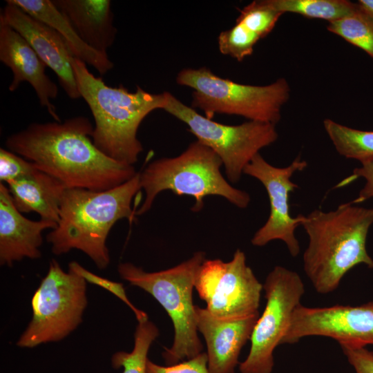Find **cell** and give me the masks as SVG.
Wrapping results in <instances>:
<instances>
[{
  "label": "cell",
  "instance_id": "1",
  "mask_svg": "<svg viewBox=\"0 0 373 373\" xmlns=\"http://www.w3.org/2000/svg\"><path fill=\"white\" fill-rule=\"evenodd\" d=\"M85 117L34 123L8 137V150L32 162L67 189L105 191L134 177L135 167L117 162L94 144Z\"/></svg>",
  "mask_w": 373,
  "mask_h": 373
},
{
  "label": "cell",
  "instance_id": "2",
  "mask_svg": "<svg viewBox=\"0 0 373 373\" xmlns=\"http://www.w3.org/2000/svg\"><path fill=\"white\" fill-rule=\"evenodd\" d=\"M373 208L347 202L327 212L316 209L303 216L301 225L309 242L303 256V269L314 289L321 294L334 291L344 276L355 266L373 269L366 249Z\"/></svg>",
  "mask_w": 373,
  "mask_h": 373
},
{
  "label": "cell",
  "instance_id": "3",
  "mask_svg": "<svg viewBox=\"0 0 373 373\" xmlns=\"http://www.w3.org/2000/svg\"><path fill=\"white\" fill-rule=\"evenodd\" d=\"M140 174L105 191L66 189L61 200L55 229L46 236L55 255L72 249L86 254L99 269L110 263L106 240L114 224L126 218L131 222L135 210L131 204L141 190Z\"/></svg>",
  "mask_w": 373,
  "mask_h": 373
},
{
  "label": "cell",
  "instance_id": "4",
  "mask_svg": "<svg viewBox=\"0 0 373 373\" xmlns=\"http://www.w3.org/2000/svg\"><path fill=\"white\" fill-rule=\"evenodd\" d=\"M78 90L92 113L94 144L111 159L133 166L143 146L137 137L144 119L156 109H163L166 92L153 94L137 86L130 92L122 85L108 86L94 76L80 59L71 57Z\"/></svg>",
  "mask_w": 373,
  "mask_h": 373
},
{
  "label": "cell",
  "instance_id": "5",
  "mask_svg": "<svg viewBox=\"0 0 373 373\" xmlns=\"http://www.w3.org/2000/svg\"><path fill=\"white\" fill-rule=\"evenodd\" d=\"M222 166L220 157L198 140L178 156L152 162L139 173L145 198L135 215L147 212L156 196L167 190L178 195L194 198L192 209L195 211L203 207L204 199L209 195H219L238 208H247L249 195L232 186L224 179L220 171Z\"/></svg>",
  "mask_w": 373,
  "mask_h": 373
},
{
  "label": "cell",
  "instance_id": "6",
  "mask_svg": "<svg viewBox=\"0 0 373 373\" xmlns=\"http://www.w3.org/2000/svg\"><path fill=\"white\" fill-rule=\"evenodd\" d=\"M204 260L205 254L198 251L182 263L159 271L146 272L130 262L118 265L120 277L150 294L172 321L173 342L170 348L164 347L162 353L168 365L192 358L202 352L193 290L197 274Z\"/></svg>",
  "mask_w": 373,
  "mask_h": 373
},
{
  "label": "cell",
  "instance_id": "7",
  "mask_svg": "<svg viewBox=\"0 0 373 373\" xmlns=\"http://www.w3.org/2000/svg\"><path fill=\"white\" fill-rule=\"evenodd\" d=\"M176 82L193 89L191 107L211 119L216 114H227L276 125L290 95L285 78L265 86L242 84L218 77L205 67L184 68Z\"/></svg>",
  "mask_w": 373,
  "mask_h": 373
},
{
  "label": "cell",
  "instance_id": "8",
  "mask_svg": "<svg viewBox=\"0 0 373 373\" xmlns=\"http://www.w3.org/2000/svg\"><path fill=\"white\" fill-rule=\"evenodd\" d=\"M86 281L78 274L64 271L51 260L48 272L32 298V317L17 342L32 348L59 341L82 323L88 304Z\"/></svg>",
  "mask_w": 373,
  "mask_h": 373
},
{
  "label": "cell",
  "instance_id": "9",
  "mask_svg": "<svg viewBox=\"0 0 373 373\" xmlns=\"http://www.w3.org/2000/svg\"><path fill=\"white\" fill-rule=\"evenodd\" d=\"M187 125L197 140L211 149L221 160L227 178L238 182L246 166L259 151L278 137L276 125L248 121L238 125L216 122L199 114L169 92L163 108Z\"/></svg>",
  "mask_w": 373,
  "mask_h": 373
},
{
  "label": "cell",
  "instance_id": "10",
  "mask_svg": "<svg viewBox=\"0 0 373 373\" xmlns=\"http://www.w3.org/2000/svg\"><path fill=\"white\" fill-rule=\"evenodd\" d=\"M262 285L265 307L252 331L249 354L239 364L240 373H271L274 350L282 344L305 291L299 274L279 265L269 273Z\"/></svg>",
  "mask_w": 373,
  "mask_h": 373
},
{
  "label": "cell",
  "instance_id": "11",
  "mask_svg": "<svg viewBox=\"0 0 373 373\" xmlns=\"http://www.w3.org/2000/svg\"><path fill=\"white\" fill-rule=\"evenodd\" d=\"M195 289L206 303L207 310L217 318L238 319L259 313L263 285L240 249L229 262L205 259L197 274Z\"/></svg>",
  "mask_w": 373,
  "mask_h": 373
},
{
  "label": "cell",
  "instance_id": "12",
  "mask_svg": "<svg viewBox=\"0 0 373 373\" xmlns=\"http://www.w3.org/2000/svg\"><path fill=\"white\" fill-rule=\"evenodd\" d=\"M324 336L341 347L373 345V300L360 305H334L294 310L282 344H294L307 336Z\"/></svg>",
  "mask_w": 373,
  "mask_h": 373
},
{
  "label": "cell",
  "instance_id": "13",
  "mask_svg": "<svg viewBox=\"0 0 373 373\" xmlns=\"http://www.w3.org/2000/svg\"><path fill=\"white\" fill-rule=\"evenodd\" d=\"M307 166L305 160L296 157L289 166L276 167L257 154L246 166L244 173L260 181L268 194L270 212L267 220L254 235L251 242L262 247L274 240L285 242L291 256L300 253V245L295 230L301 225L303 215L293 218L289 211V194L298 186L291 180L294 173L303 171Z\"/></svg>",
  "mask_w": 373,
  "mask_h": 373
},
{
  "label": "cell",
  "instance_id": "14",
  "mask_svg": "<svg viewBox=\"0 0 373 373\" xmlns=\"http://www.w3.org/2000/svg\"><path fill=\"white\" fill-rule=\"evenodd\" d=\"M0 16L31 46L57 77L68 97H81L70 63L73 56L60 35L52 28L6 1Z\"/></svg>",
  "mask_w": 373,
  "mask_h": 373
},
{
  "label": "cell",
  "instance_id": "15",
  "mask_svg": "<svg viewBox=\"0 0 373 373\" xmlns=\"http://www.w3.org/2000/svg\"><path fill=\"white\" fill-rule=\"evenodd\" d=\"M0 60L10 68L13 78L9 86L15 91L24 82L34 88L41 106L56 122H61L51 103L58 94L57 84L46 74V65L28 41L0 16Z\"/></svg>",
  "mask_w": 373,
  "mask_h": 373
},
{
  "label": "cell",
  "instance_id": "16",
  "mask_svg": "<svg viewBox=\"0 0 373 373\" xmlns=\"http://www.w3.org/2000/svg\"><path fill=\"white\" fill-rule=\"evenodd\" d=\"M198 330L203 335L211 373H235L239 355L250 340L259 313L238 319H220L195 305Z\"/></svg>",
  "mask_w": 373,
  "mask_h": 373
},
{
  "label": "cell",
  "instance_id": "17",
  "mask_svg": "<svg viewBox=\"0 0 373 373\" xmlns=\"http://www.w3.org/2000/svg\"><path fill=\"white\" fill-rule=\"evenodd\" d=\"M55 222L31 220L15 207L6 184H0V264L12 266L24 258L41 256L42 232L54 229Z\"/></svg>",
  "mask_w": 373,
  "mask_h": 373
},
{
  "label": "cell",
  "instance_id": "18",
  "mask_svg": "<svg viewBox=\"0 0 373 373\" xmlns=\"http://www.w3.org/2000/svg\"><path fill=\"white\" fill-rule=\"evenodd\" d=\"M80 38L94 50L107 54L117 29L109 0H52Z\"/></svg>",
  "mask_w": 373,
  "mask_h": 373
},
{
  "label": "cell",
  "instance_id": "19",
  "mask_svg": "<svg viewBox=\"0 0 373 373\" xmlns=\"http://www.w3.org/2000/svg\"><path fill=\"white\" fill-rule=\"evenodd\" d=\"M6 185L21 213L35 212L41 220L57 224L61 200L67 189L59 180L37 169Z\"/></svg>",
  "mask_w": 373,
  "mask_h": 373
},
{
  "label": "cell",
  "instance_id": "20",
  "mask_svg": "<svg viewBox=\"0 0 373 373\" xmlns=\"http://www.w3.org/2000/svg\"><path fill=\"white\" fill-rule=\"evenodd\" d=\"M8 1L55 30L66 42L71 54L86 64L93 66L100 75H105L113 68L114 64L108 54L98 52L87 45L52 1Z\"/></svg>",
  "mask_w": 373,
  "mask_h": 373
},
{
  "label": "cell",
  "instance_id": "21",
  "mask_svg": "<svg viewBox=\"0 0 373 373\" xmlns=\"http://www.w3.org/2000/svg\"><path fill=\"white\" fill-rule=\"evenodd\" d=\"M323 126L341 156L356 160L361 164L373 162V131L352 128L331 119H325Z\"/></svg>",
  "mask_w": 373,
  "mask_h": 373
},
{
  "label": "cell",
  "instance_id": "22",
  "mask_svg": "<svg viewBox=\"0 0 373 373\" xmlns=\"http://www.w3.org/2000/svg\"><path fill=\"white\" fill-rule=\"evenodd\" d=\"M276 11L292 12L309 18L339 20L352 14L358 6L347 0H269Z\"/></svg>",
  "mask_w": 373,
  "mask_h": 373
},
{
  "label": "cell",
  "instance_id": "23",
  "mask_svg": "<svg viewBox=\"0 0 373 373\" xmlns=\"http://www.w3.org/2000/svg\"><path fill=\"white\" fill-rule=\"evenodd\" d=\"M357 3L358 6L352 14L328 22L327 29L362 49L373 59V13Z\"/></svg>",
  "mask_w": 373,
  "mask_h": 373
},
{
  "label": "cell",
  "instance_id": "24",
  "mask_svg": "<svg viewBox=\"0 0 373 373\" xmlns=\"http://www.w3.org/2000/svg\"><path fill=\"white\" fill-rule=\"evenodd\" d=\"M137 322L133 350L117 352L111 357L113 367H123L122 373H147L148 353L151 344L159 336L158 328L149 317Z\"/></svg>",
  "mask_w": 373,
  "mask_h": 373
},
{
  "label": "cell",
  "instance_id": "25",
  "mask_svg": "<svg viewBox=\"0 0 373 373\" xmlns=\"http://www.w3.org/2000/svg\"><path fill=\"white\" fill-rule=\"evenodd\" d=\"M260 39L257 34L236 21L232 28L220 33L218 37V48L222 54L241 61L252 54L255 45Z\"/></svg>",
  "mask_w": 373,
  "mask_h": 373
},
{
  "label": "cell",
  "instance_id": "26",
  "mask_svg": "<svg viewBox=\"0 0 373 373\" xmlns=\"http://www.w3.org/2000/svg\"><path fill=\"white\" fill-rule=\"evenodd\" d=\"M282 15L272 8L269 0L254 1L240 10L236 22L262 39L272 31Z\"/></svg>",
  "mask_w": 373,
  "mask_h": 373
},
{
  "label": "cell",
  "instance_id": "27",
  "mask_svg": "<svg viewBox=\"0 0 373 373\" xmlns=\"http://www.w3.org/2000/svg\"><path fill=\"white\" fill-rule=\"evenodd\" d=\"M68 270L82 276L86 282L99 285L108 290L126 303L134 312L137 321L148 318L146 313L137 309L128 299L122 283L112 281L87 270L76 261L68 264Z\"/></svg>",
  "mask_w": 373,
  "mask_h": 373
},
{
  "label": "cell",
  "instance_id": "28",
  "mask_svg": "<svg viewBox=\"0 0 373 373\" xmlns=\"http://www.w3.org/2000/svg\"><path fill=\"white\" fill-rule=\"evenodd\" d=\"M38 169L31 162L3 148L0 149V182L8 184L34 173Z\"/></svg>",
  "mask_w": 373,
  "mask_h": 373
},
{
  "label": "cell",
  "instance_id": "29",
  "mask_svg": "<svg viewBox=\"0 0 373 373\" xmlns=\"http://www.w3.org/2000/svg\"><path fill=\"white\" fill-rule=\"evenodd\" d=\"M147 373H211L208 368L207 355L201 352L198 356L174 365L162 366L149 359Z\"/></svg>",
  "mask_w": 373,
  "mask_h": 373
},
{
  "label": "cell",
  "instance_id": "30",
  "mask_svg": "<svg viewBox=\"0 0 373 373\" xmlns=\"http://www.w3.org/2000/svg\"><path fill=\"white\" fill-rule=\"evenodd\" d=\"M356 373H373V352L365 347H341Z\"/></svg>",
  "mask_w": 373,
  "mask_h": 373
},
{
  "label": "cell",
  "instance_id": "31",
  "mask_svg": "<svg viewBox=\"0 0 373 373\" xmlns=\"http://www.w3.org/2000/svg\"><path fill=\"white\" fill-rule=\"evenodd\" d=\"M358 178H364L365 180V184L360 191L358 196L354 201V203L362 202L369 198H373V162L362 164L361 167L355 168L352 175L340 182L338 186H345Z\"/></svg>",
  "mask_w": 373,
  "mask_h": 373
},
{
  "label": "cell",
  "instance_id": "32",
  "mask_svg": "<svg viewBox=\"0 0 373 373\" xmlns=\"http://www.w3.org/2000/svg\"><path fill=\"white\" fill-rule=\"evenodd\" d=\"M358 2L365 8L373 13V0H359Z\"/></svg>",
  "mask_w": 373,
  "mask_h": 373
}]
</instances>
